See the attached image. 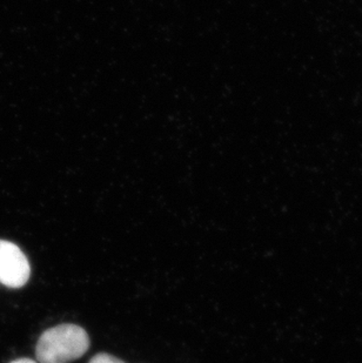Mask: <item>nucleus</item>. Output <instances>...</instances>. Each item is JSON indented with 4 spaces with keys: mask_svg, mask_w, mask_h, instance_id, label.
I'll use <instances>...</instances> for the list:
<instances>
[{
    "mask_svg": "<svg viewBox=\"0 0 362 363\" xmlns=\"http://www.w3.org/2000/svg\"><path fill=\"white\" fill-rule=\"evenodd\" d=\"M30 275V262L21 248L10 241L0 240V284L21 288L28 281Z\"/></svg>",
    "mask_w": 362,
    "mask_h": 363,
    "instance_id": "f03ea898",
    "label": "nucleus"
},
{
    "mask_svg": "<svg viewBox=\"0 0 362 363\" xmlns=\"http://www.w3.org/2000/svg\"><path fill=\"white\" fill-rule=\"evenodd\" d=\"M89 363H125L123 361L116 359V357L109 355V354H98L93 357Z\"/></svg>",
    "mask_w": 362,
    "mask_h": 363,
    "instance_id": "7ed1b4c3",
    "label": "nucleus"
},
{
    "mask_svg": "<svg viewBox=\"0 0 362 363\" xmlns=\"http://www.w3.org/2000/svg\"><path fill=\"white\" fill-rule=\"evenodd\" d=\"M11 363H37L31 359H18V360L12 361Z\"/></svg>",
    "mask_w": 362,
    "mask_h": 363,
    "instance_id": "20e7f679",
    "label": "nucleus"
},
{
    "mask_svg": "<svg viewBox=\"0 0 362 363\" xmlns=\"http://www.w3.org/2000/svg\"><path fill=\"white\" fill-rule=\"evenodd\" d=\"M87 333L75 325H60L48 329L38 341L35 355L39 363H70L87 352Z\"/></svg>",
    "mask_w": 362,
    "mask_h": 363,
    "instance_id": "f257e3e1",
    "label": "nucleus"
}]
</instances>
